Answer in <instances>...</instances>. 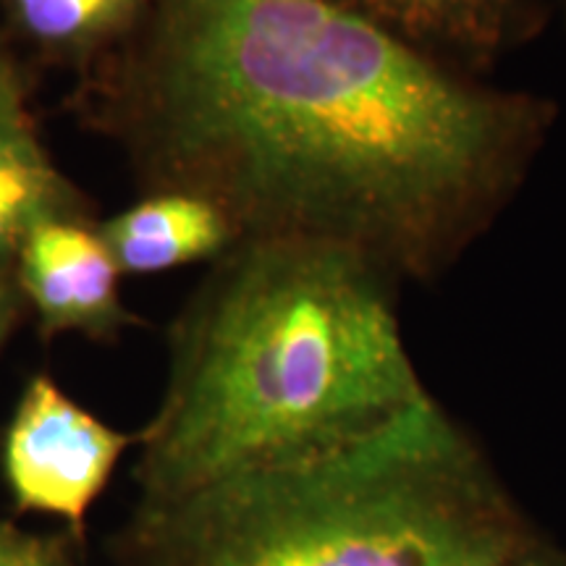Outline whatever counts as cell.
I'll return each mask as SVG.
<instances>
[{"label": "cell", "mask_w": 566, "mask_h": 566, "mask_svg": "<svg viewBox=\"0 0 566 566\" xmlns=\"http://www.w3.org/2000/svg\"><path fill=\"white\" fill-rule=\"evenodd\" d=\"M142 82L171 189L221 205L244 239L336 242L401 283L462 263L558 118L336 0H160Z\"/></svg>", "instance_id": "6da1fadb"}, {"label": "cell", "mask_w": 566, "mask_h": 566, "mask_svg": "<svg viewBox=\"0 0 566 566\" xmlns=\"http://www.w3.org/2000/svg\"><path fill=\"white\" fill-rule=\"evenodd\" d=\"M401 283L352 247L247 237L174 325L171 375L142 436L147 512L357 441L424 391Z\"/></svg>", "instance_id": "7a4b0ae2"}, {"label": "cell", "mask_w": 566, "mask_h": 566, "mask_svg": "<svg viewBox=\"0 0 566 566\" xmlns=\"http://www.w3.org/2000/svg\"><path fill=\"white\" fill-rule=\"evenodd\" d=\"M147 522L168 566H512L530 543L430 394L357 441L150 509Z\"/></svg>", "instance_id": "3957f363"}, {"label": "cell", "mask_w": 566, "mask_h": 566, "mask_svg": "<svg viewBox=\"0 0 566 566\" xmlns=\"http://www.w3.org/2000/svg\"><path fill=\"white\" fill-rule=\"evenodd\" d=\"M132 438L69 399L45 375L27 384L3 436L6 485L21 512L82 527Z\"/></svg>", "instance_id": "277c9868"}, {"label": "cell", "mask_w": 566, "mask_h": 566, "mask_svg": "<svg viewBox=\"0 0 566 566\" xmlns=\"http://www.w3.org/2000/svg\"><path fill=\"white\" fill-rule=\"evenodd\" d=\"M430 61L480 76L533 42L554 0H336Z\"/></svg>", "instance_id": "5b68a950"}, {"label": "cell", "mask_w": 566, "mask_h": 566, "mask_svg": "<svg viewBox=\"0 0 566 566\" xmlns=\"http://www.w3.org/2000/svg\"><path fill=\"white\" fill-rule=\"evenodd\" d=\"M13 275L48 331L105 336L126 321L118 300L122 271L101 231L74 216L34 226L21 244Z\"/></svg>", "instance_id": "8992f818"}, {"label": "cell", "mask_w": 566, "mask_h": 566, "mask_svg": "<svg viewBox=\"0 0 566 566\" xmlns=\"http://www.w3.org/2000/svg\"><path fill=\"white\" fill-rule=\"evenodd\" d=\"M97 231L118 271L134 275L218 260L244 239L221 205L187 189L147 197Z\"/></svg>", "instance_id": "52a82bcc"}, {"label": "cell", "mask_w": 566, "mask_h": 566, "mask_svg": "<svg viewBox=\"0 0 566 566\" xmlns=\"http://www.w3.org/2000/svg\"><path fill=\"white\" fill-rule=\"evenodd\" d=\"M74 216L69 184L42 150L24 105L0 111V275L13 273L21 244L48 218Z\"/></svg>", "instance_id": "ba28073f"}, {"label": "cell", "mask_w": 566, "mask_h": 566, "mask_svg": "<svg viewBox=\"0 0 566 566\" xmlns=\"http://www.w3.org/2000/svg\"><path fill=\"white\" fill-rule=\"evenodd\" d=\"M142 0H9L19 30L51 51H90L137 19Z\"/></svg>", "instance_id": "9c48e42d"}, {"label": "cell", "mask_w": 566, "mask_h": 566, "mask_svg": "<svg viewBox=\"0 0 566 566\" xmlns=\"http://www.w3.org/2000/svg\"><path fill=\"white\" fill-rule=\"evenodd\" d=\"M0 566H69L61 548L0 520Z\"/></svg>", "instance_id": "30bf717a"}, {"label": "cell", "mask_w": 566, "mask_h": 566, "mask_svg": "<svg viewBox=\"0 0 566 566\" xmlns=\"http://www.w3.org/2000/svg\"><path fill=\"white\" fill-rule=\"evenodd\" d=\"M24 294H21L19 281L13 273L0 275V346L9 342L13 325H17L21 307H24Z\"/></svg>", "instance_id": "8fae6325"}, {"label": "cell", "mask_w": 566, "mask_h": 566, "mask_svg": "<svg viewBox=\"0 0 566 566\" xmlns=\"http://www.w3.org/2000/svg\"><path fill=\"white\" fill-rule=\"evenodd\" d=\"M17 105H21V90H19L17 74H13L3 48H0V111L17 108Z\"/></svg>", "instance_id": "7c38bea8"}, {"label": "cell", "mask_w": 566, "mask_h": 566, "mask_svg": "<svg viewBox=\"0 0 566 566\" xmlns=\"http://www.w3.org/2000/svg\"><path fill=\"white\" fill-rule=\"evenodd\" d=\"M512 566H566V556L541 546V543L530 541L527 548L516 556V562Z\"/></svg>", "instance_id": "4fadbf2b"}, {"label": "cell", "mask_w": 566, "mask_h": 566, "mask_svg": "<svg viewBox=\"0 0 566 566\" xmlns=\"http://www.w3.org/2000/svg\"><path fill=\"white\" fill-rule=\"evenodd\" d=\"M554 17L562 21V27L566 32V0H554Z\"/></svg>", "instance_id": "5bb4252c"}]
</instances>
